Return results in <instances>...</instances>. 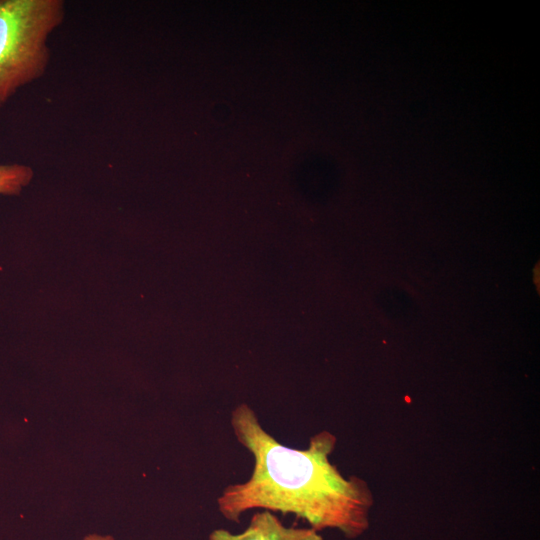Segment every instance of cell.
<instances>
[{"mask_svg":"<svg viewBox=\"0 0 540 540\" xmlns=\"http://www.w3.org/2000/svg\"><path fill=\"white\" fill-rule=\"evenodd\" d=\"M64 17L62 0H0V108L46 72L47 41Z\"/></svg>","mask_w":540,"mask_h":540,"instance_id":"obj_2","label":"cell"},{"mask_svg":"<svg viewBox=\"0 0 540 540\" xmlns=\"http://www.w3.org/2000/svg\"><path fill=\"white\" fill-rule=\"evenodd\" d=\"M208 540H323L313 528L285 526L271 511L256 512L248 527L240 533L226 529L213 530Z\"/></svg>","mask_w":540,"mask_h":540,"instance_id":"obj_3","label":"cell"},{"mask_svg":"<svg viewBox=\"0 0 540 540\" xmlns=\"http://www.w3.org/2000/svg\"><path fill=\"white\" fill-rule=\"evenodd\" d=\"M230 423L237 441L253 456L254 467L246 482L227 486L217 498L225 519L240 522L244 512L262 509L293 514L316 531L338 529L349 538L368 528L371 491L364 480L345 478L330 462L333 434L322 431L306 449L290 448L262 427L247 404L232 411Z\"/></svg>","mask_w":540,"mask_h":540,"instance_id":"obj_1","label":"cell"},{"mask_svg":"<svg viewBox=\"0 0 540 540\" xmlns=\"http://www.w3.org/2000/svg\"><path fill=\"white\" fill-rule=\"evenodd\" d=\"M33 169L25 164H0V194L19 195L32 178Z\"/></svg>","mask_w":540,"mask_h":540,"instance_id":"obj_4","label":"cell"},{"mask_svg":"<svg viewBox=\"0 0 540 540\" xmlns=\"http://www.w3.org/2000/svg\"><path fill=\"white\" fill-rule=\"evenodd\" d=\"M82 540H114L110 535L89 534L83 537Z\"/></svg>","mask_w":540,"mask_h":540,"instance_id":"obj_5","label":"cell"}]
</instances>
